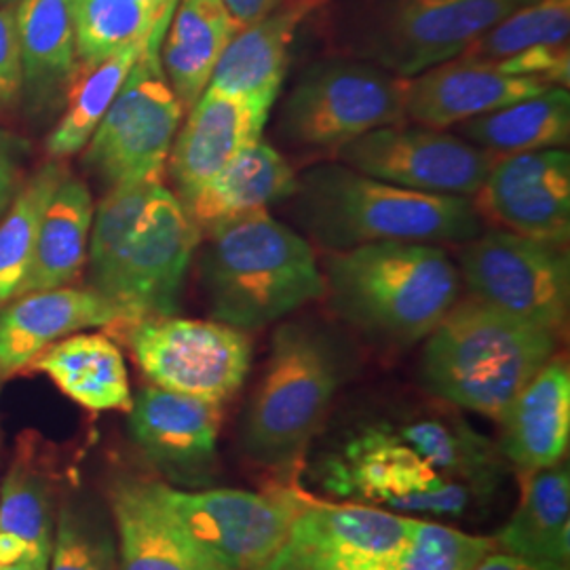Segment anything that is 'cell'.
<instances>
[{
  "mask_svg": "<svg viewBox=\"0 0 570 570\" xmlns=\"http://www.w3.org/2000/svg\"><path fill=\"white\" fill-rule=\"evenodd\" d=\"M0 570H49V558L23 556L11 564H0Z\"/></svg>",
  "mask_w": 570,
  "mask_h": 570,
  "instance_id": "44",
  "label": "cell"
},
{
  "mask_svg": "<svg viewBox=\"0 0 570 570\" xmlns=\"http://www.w3.org/2000/svg\"><path fill=\"white\" fill-rule=\"evenodd\" d=\"M49 570H119L110 510L89 494H70L56 515Z\"/></svg>",
  "mask_w": 570,
  "mask_h": 570,
  "instance_id": "37",
  "label": "cell"
},
{
  "mask_svg": "<svg viewBox=\"0 0 570 570\" xmlns=\"http://www.w3.org/2000/svg\"><path fill=\"white\" fill-rule=\"evenodd\" d=\"M237 30L223 0H178L161 42V66L184 110L202 98Z\"/></svg>",
  "mask_w": 570,
  "mask_h": 570,
  "instance_id": "28",
  "label": "cell"
},
{
  "mask_svg": "<svg viewBox=\"0 0 570 570\" xmlns=\"http://www.w3.org/2000/svg\"><path fill=\"white\" fill-rule=\"evenodd\" d=\"M119 308L94 287L23 294L0 311V381L16 376L63 338L91 327H117Z\"/></svg>",
  "mask_w": 570,
  "mask_h": 570,
  "instance_id": "19",
  "label": "cell"
},
{
  "mask_svg": "<svg viewBox=\"0 0 570 570\" xmlns=\"http://www.w3.org/2000/svg\"><path fill=\"white\" fill-rule=\"evenodd\" d=\"M407 82L346 53L315 61L285 98L279 136L289 148L334 155L367 131L406 122Z\"/></svg>",
  "mask_w": 570,
  "mask_h": 570,
  "instance_id": "8",
  "label": "cell"
},
{
  "mask_svg": "<svg viewBox=\"0 0 570 570\" xmlns=\"http://www.w3.org/2000/svg\"><path fill=\"white\" fill-rule=\"evenodd\" d=\"M492 539L357 503H308L263 570H473Z\"/></svg>",
  "mask_w": 570,
  "mask_h": 570,
  "instance_id": "2",
  "label": "cell"
},
{
  "mask_svg": "<svg viewBox=\"0 0 570 570\" xmlns=\"http://www.w3.org/2000/svg\"><path fill=\"white\" fill-rule=\"evenodd\" d=\"M161 183V178H150L112 186L94 209L85 265L89 268V287L106 298L110 296L122 254L140 225L144 209Z\"/></svg>",
  "mask_w": 570,
  "mask_h": 570,
  "instance_id": "36",
  "label": "cell"
},
{
  "mask_svg": "<svg viewBox=\"0 0 570 570\" xmlns=\"http://www.w3.org/2000/svg\"><path fill=\"white\" fill-rule=\"evenodd\" d=\"M461 249L469 296L532 326L562 334L569 320L570 263L564 245L494 228Z\"/></svg>",
  "mask_w": 570,
  "mask_h": 570,
  "instance_id": "11",
  "label": "cell"
},
{
  "mask_svg": "<svg viewBox=\"0 0 570 570\" xmlns=\"http://www.w3.org/2000/svg\"><path fill=\"white\" fill-rule=\"evenodd\" d=\"M527 0H353L338 21L346 56L412 79L461 58Z\"/></svg>",
  "mask_w": 570,
  "mask_h": 570,
  "instance_id": "7",
  "label": "cell"
},
{
  "mask_svg": "<svg viewBox=\"0 0 570 570\" xmlns=\"http://www.w3.org/2000/svg\"><path fill=\"white\" fill-rule=\"evenodd\" d=\"M494 550L546 569L569 570L570 471L558 463L522 473V494L510 522L492 539Z\"/></svg>",
  "mask_w": 570,
  "mask_h": 570,
  "instance_id": "25",
  "label": "cell"
},
{
  "mask_svg": "<svg viewBox=\"0 0 570 570\" xmlns=\"http://www.w3.org/2000/svg\"><path fill=\"white\" fill-rule=\"evenodd\" d=\"M20 32L16 4L0 7V110L21 100Z\"/></svg>",
  "mask_w": 570,
  "mask_h": 570,
  "instance_id": "40",
  "label": "cell"
},
{
  "mask_svg": "<svg viewBox=\"0 0 570 570\" xmlns=\"http://www.w3.org/2000/svg\"><path fill=\"white\" fill-rule=\"evenodd\" d=\"M287 202L296 225L327 252L383 242L468 244L484 226L469 197L410 190L343 164L306 169Z\"/></svg>",
  "mask_w": 570,
  "mask_h": 570,
  "instance_id": "1",
  "label": "cell"
},
{
  "mask_svg": "<svg viewBox=\"0 0 570 570\" xmlns=\"http://www.w3.org/2000/svg\"><path fill=\"white\" fill-rule=\"evenodd\" d=\"M327 0H285L261 21L239 28L214 68L209 89L271 115L284 87L301 23Z\"/></svg>",
  "mask_w": 570,
  "mask_h": 570,
  "instance_id": "22",
  "label": "cell"
},
{
  "mask_svg": "<svg viewBox=\"0 0 570 570\" xmlns=\"http://www.w3.org/2000/svg\"><path fill=\"white\" fill-rule=\"evenodd\" d=\"M122 330L144 376L165 391L223 406L244 387L252 370L254 348L247 332L216 320L169 315Z\"/></svg>",
  "mask_w": 570,
  "mask_h": 570,
  "instance_id": "12",
  "label": "cell"
},
{
  "mask_svg": "<svg viewBox=\"0 0 570 570\" xmlns=\"http://www.w3.org/2000/svg\"><path fill=\"white\" fill-rule=\"evenodd\" d=\"M129 414V435L169 487L207 489L218 475L223 406L190 395L144 387Z\"/></svg>",
  "mask_w": 570,
  "mask_h": 570,
  "instance_id": "16",
  "label": "cell"
},
{
  "mask_svg": "<svg viewBox=\"0 0 570 570\" xmlns=\"http://www.w3.org/2000/svg\"><path fill=\"white\" fill-rule=\"evenodd\" d=\"M161 42L164 37L146 45L82 148V165L108 188L164 176L184 108L165 79Z\"/></svg>",
  "mask_w": 570,
  "mask_h": 570,
  "instance_id": "10",
  "label": "cell"
},
{
  "mask_svg": "<svg viewBox=\"0 0 570 570\" xmlns=\"http://www.w3.org/2000/svg\"><path fill=\"white\" fill-rule=\"evenodd\" d=\"M322 275L332 308L385 346L425 341L461 296L459 268L431 244L383 242L330 252Z\"/></svg>",
  "mask_w": 570,
  "mask_h": 570,
  "instance_id": "3",
  "label": "cell"
},
{
  "mask_svg": "<svg viewBox=\"0 0 570 570\" xmlns=\"http://www.w3.org/2000/svg\"><path fill=\"white\" fill-rule=\"evenodd\" d=\"M21 53V98L32 117L60 110L77 72L72 0H20L16 4Z\"/></svg>",
  "mask_w": 570,
  "mask_h": 570,
  "instance_id": "24",
  "label": "cell"
},
{
  "mask_svg": "<svg viewBox=\"0 0 570 570\" xmlns=\"http://www.w3.org/2000/svg\"><path fill=\"white\" fill-rule=\"evenodd\" d=\"M28 153L30 144L26 138L0 127V218L21 188V174Z\"/></svg>",
  "mask_w": 570,
  "mask_h": 570,
  "instance_id": "41",
  "label": "cell"
},
{
  "mask_svg": "<svg viewBox=\"0 0 570 570\" xmlns=\"http://www.w3.org/2000/svg\"><path fill=\"white\" fill-rule=\"evenodd\" d=\"M456 134L497 157L562 148L570 140L569 87L508 104L456 125Z\"/></svg>",
  "mask_w": 570,
  "mask_h": 570,
  "instance_id": "31",
  "label": "cell"
},
{
  "mask_svg": "<svg viewBox=\"0 0 570 570\" xmlns=\"http://www.w3.org/2000/svg\"><path fill=\"white\" fill-rule=\"evenodd\" d=\"M56 503L51 478L32 456H16L0 484V564L51 556Z\"/></svg>",
  "mask_w": 570,
  "mask_h": 570,
  "instance_id": "32",
  "label": "cell"
},
{
  "mask_svg": "<svg viewBox=\"0 0 570 570\" xmlns=\"http://www.w3.org/2000/svg\"><path fill=\"white\" fill-rule=\"evenodd\" d=\"M494 66L511 77H529L553 87H569V45H537L505 60L494 61Z\"/></svg>",
  "mask_w": 570,
  "mask_h": 570,
  "instance_id": "39",
  "label": "cell"
},
{
  "mask_svg": "<svg viewBox=\"0 0 570 570\" xmlns=\"http://www.w3.org/2000/svg\"><path fill=\"white\" fill-rule=\"evenodd\" d=\"M226 11L239 28L252 26L279 9L285 0H223Z\"/></svg>",
  "mask_w": 570,
  "mask_h": 570,
  "instance_id": "42",
  "label": "cell"
},
{
  "mask_svg": "<svg viewBox=\"0 0 570 570\" xmlns=\"http://www.w3.org/2000/svg\"><path fill=\"white\" fill-rule=\"evenodd\" d=\"M391 429L431 468L465 487L475 501L490 499L505 478L508 463L499 444L456 414L428 412Z\"/></svg>",
  "mask_w": 570,
  "mask_h": 570,
  "instance_id": "26",
  "label": "cell"
},
{
  "mask_svg": "<svg viewBox=\"0 0 570 570\" xmlns=\"http://www.w3.org/2000/svg\"><path fill=\"white\" fill-rule=\"evenodd\" d=\"M167 510L226 570H263L282 550L308 501L294 492L174 489L159 482Z\"/></svg>",
  "mask_w": 570,
  "mask_h": 570,
  "instance_id": "13",
  "label": "cell"
},
{
  "mask_svg": "<svg viewBox=\"0 0 570 570\" xmlns=\"http://www.w3.org/2000/svg\"><path fill=\"white\" fill-rule=\"evenodd\" d=\"M551 87L539 79L505 75L490 61L461 56L410 79L406 119L425 127L449 129Z\"/></svg>",
  "mask_w": 570,
  "mask_h": 570,
  "instance_id": "20",
  "label": "cell"
},
{
  "mask_svg": "<svg viewBox=\"0 0 570 570\" xmlns=\"http://www.w3.org/2000/svg\"><path fill=\"white\" fill-rule=\"evenodd\" d=\"M560 336L475 298L456 301L425 338L421 383L435 400L501 421Z\"/></svg>",
  "mask_w": 570,
  "mask_h": 570,
  "instance_id": "5",
  "label": "cell"
},
{
  "mask_svg": "<svg viewBox=\"0 0 570 570\" xmlns=\"http://www.w3.org/2000/svg\"><path fill=\"white\" fill-rule=\"evenodd\" d=\"M108 501L119 570H226L167 510L159 482L121 478L112 484Z\"/></svg>",
  "mask_w": 570,
  "mask_h": 570,
  "instance_id": "21",
  "label": "cell"
},
{
  "mask_svg": "<svg viewBox=\"0 0 570 570\" xmlns=\"http://www.w3.org/2000/svg\"><path fill=\"white\" fill-rule=\"evenodd\" d=\"M20 0H0V7H9V4H18Z\"/></svg>",
  "mask_w": 570,
  "mask_h": 570,
  "instance_id": "46",
  "label": "cell"
},
{
  "mask_svg": "<svg viewBox=\"0 0 570 570\" xmlns=\"http://www.w3.org/2000/svg\"><path fill=\"white\" fill-rule=\"evenodd\" d=\"M570 0H527L469 47L463 58L501 61L537 45H569Z\"/></svg>",
  "mask_w": 570,
  "mask_h": 570,
  "instance_id": "38",
  "label": "cell"
},
{
  "mask_svg": "<svg viewBox=\"0 0 570 570\" xmlns=\"http://www.w3.org/2000/svg\"><path fill=\"white\" fill-rule=\"evenodd\" d=\"M499 423V450L520 473L562 463L570 442L569 362L553 355L515 395Z\"/></svg>",
  "mask_w": 570,
  "mask_h": 570,
  "instance_id": "23",
  "label": "cell"
},
{
  "mask_svg": "<svg viewBox=\"0 0 570 570\" xmlns=\"http://www.w3.org/2000/svg\"><path fill=\"white\" fill-rule=\"evenodd\" d=\"M68 176L61 161H49L39 167L28 183L21 184L16 199L0 218V305L20 294L28 266L35 254L42 214Z\"/></svg>",
  "mask_w": 570,
  "mask_h": 570,
  "instance_id": "35",
  "label": "cell"
},
{
  "mask_svg": "<svg viewBox=\"0 0 570 570\" xmlns=\"http://www.w3.org/2000/svg\"><path fill=\"white\" fill-rule=\"evenodd\" d=\"M296 188L294 167L275 146L261 140L184 204V209L204 235L223 220L287 202Z\"/></svg>",
  "mask_w": 570,
  "mask_h": 570,
  "instance_id": "27",
  "label": "cell"
},
{
  "mask_svg": "<svg viewBox=\"0 0 570 570\" xmlns=\"http://www.w3.org/2000/svg\"><path fill=\"white\" fill-rule=\"evenodd\" d=\"M471 199L478 214L510 233L567 245L570 157L562 148L499 157Z\"/></svg>",
  "mask_w": 570,
  "mask_h": 570,
  "instance_id": "17",
  "label": "cell"
},
{
  "mask_svg": "<svg viewBox=\"0 0 570 570\" xmlns=\"http://www.w3.org/2000/svg\"><path fill=\"white\" fill-rule=\"evenodd\" d=\"M30 366L87 410L129 412L134 406L121 348L104 334H72L49 346Z\"/></svg>",
  "mask_w": 570,
  "mask_h": 570,
  "instance_id": "29",
  "label": "cell"
},
{
  "mask_svg": "<svg viewBox=\"0 0 570 570\" xmlns=\"http://www.w3.org/2000/svg\"><path fill=\"white\" fill-rule=\"evenodd\" d=\"M266 121V112L207 87L188 110L167 157L176 197L183 205L244 150L261 142Z\"/></svg>",
  "mask_w": 570,
  "mask_h": 570,
  "instance_id": "18",
  "label": "cell"
},
{
  "mask_svg": "<svg viewBox=\"0 0 570 570\" xmlns=\"http://www.w3.org/2000/svg\"><path fill=\"white\" fill-rule=\"evenodd\" d=\"M174 9L138 0H72L77 60L94 63L165 37Z\"/></svg>",
  "mask_w": 570,
  "mask_h": 570,
  "instance_id": "34",
  "label": "cell"
},
{
  "mask_svg": "<svg viewBox=\"0 0 570 570\" xmlns=\"http://www.w3.org/2000/svg\"><path fill=\"white\" fill-rule=\"evenodd\" d=\"M202 237L176 193L159 184L122 254L108 296L121 313L119 327L178 313L186 273Z\"/></svg>",
  "mask_w": 570,
  "mask_h": 570,
  "instance_id": "15",
  "label": "cell"
},
{
  "mask_svg": "<svg viewBox=\"0 0 570 570\" xmlns=\"http://www.w3.org/2000/svg\"><path fill=\"white\" fill-rule=\"evenodd\" d=\"M205 235L202 282L216 322L263 330L326 294L313 245L268 209L223 220Z\"/></svg>",
  "mask_w": 570,
  "mask_h": 570,
  "instance_id": "4",
  "label": "cell"
},
{
  "mask_svg": "<svg viewBox=\"0 0 570 570\" xmlns=\"http://www.w3.org/2000/svg\"><path fill=\"white\" fill-rule=\"evenodd\" d=\"M370 178L429 195L473 197L499 159L489 150L435 127L389 125L343 144L334 155Z\"/></svg>",
  "mask_w": 570,
  "mask_h": 570,
  "instance_id": "14",
  "label": "cell"
},
{
  "mask_svg": "<svg viewBox=\"0 0 570 570\" xmlns=\"http://www.w3.org/2000/svg\"><path fill=\"white\" fill-rule=\"evenodd\" d=\"M322 487L346 503L412 518H461L473 494L412 449L389 423L360 429L322 465Z\"/></svg>",
  "mask_w": 570,
  "mask_h": 570,
  "instance_id": "9",
  "label": "cell"
},
{
  "mask_svg": "<svg viewBox=\"0 0 570 570\" xmlns=\"http://www.w3.org/2000/svg\"><path fill=\"white\" fill-rule=\"evenodd\" d=\"M473 570H556L546 569V567H537L532 562H527L518 556H511L505 551L490 550Z\"/></svg>",
  "mask_w": 570,
  "mask_h": 570,
  "instance_id": "43",
  "label": "cell"
},
{
  "mask_svg": "<svg viewBox=\"0 0 570 570\" xmlns=\"http://www.w3.org/2000/svg\"><path fill=\"white\" fill-rule=\"evenodd\" d=\"M351 370L343 338L324 324L296 320L277 327L239 429L245 459L266 469L294 465L320 433Z\"/></svg>",
  "mask_w": 570,
  "mask_h": 570,
  "instance_id": "6",
  "label": "cell"
},
{
  "mask_svg": "<svg viewBox=\"0 0 570 570\" xmlns=\"http://www.w3.org/2000/svg\"><path fill=\"white\" fill-rule=\"evenodd\" d=\"M94 209L89 186L68 171L42 214L35 254L18 296L72 285L81 277Z\"/></svg>",
  "mask_w": 570,
  "mask_h": 570,
  "instance_id": "30",
  "label": "cell"
},
{
  "mask_svg": "<svg viewBox=\"0 0 570 570\" xmlns=\"http://www.w3.org/2000/svg\"><path fill=\"white\" fill-rule=\"evenodd\" d=\"M146 45L129 47L106 60L77 66L63 100V112L47 138L49 157L61 161L81 153L121 91L122 82L127 81Z\"/></svg>",
  "mask_w": 570,
  "mask_h": 570,
  "instance_id": "33",
  "label": "cell"
},
{
  "mask_svg": "<svg viewBox=\"0 0 570 570\" xmlns=\"http://www.w3.org/2000/svg\"><path fill=\"white\" fill-rule=\"evenodd\" d=\"M138 2L157 7V9H174L178 4V0H138Z\"/></svg>",
  "mask_w": 570,
  "mask_h": 570,
  "instance_id": "45",
  "label": "cell"
}]
</instances>
